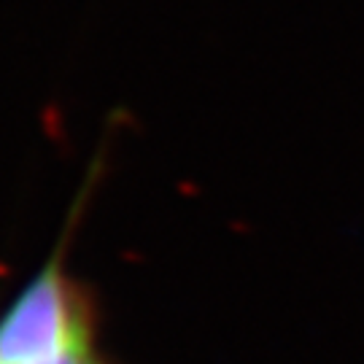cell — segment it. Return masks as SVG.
Here are the masks:
<instances>
[{
  "mask_svg": "<svg viewBox=\"0 0 364 364\" xmlns=\"http://www.w3.org/2000/svg\"><path fill=\"white\" fill-rule=\"evenodd\" d=\"M87 346L84 311L57 264L46 267L0 321V364H36Z\"/></svg>",
  "mask_w": 364,
  "mask_h": 364,
  "instance_id": "cell-1",
  "label": "cell"
},
{
  "mask_svg": "<svg viewBox=\"0 0 364 364\" xmlns=\"http://www.w3.org/2000/svg\"><path fill=\"white\" fill-rule=\"evenodd\" d=\"M36 364H97V362L92 359V351H90V346H87V348L65 351V353H60V356H52V359H43V362H36Z\"/></svg>",
  "mask_w": 364,
  "mask_h": 364,
  "instance_id": "cell-2",
  "label": "cell"
}]
</instances>
